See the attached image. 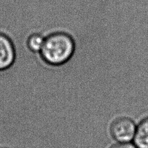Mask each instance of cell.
Returning a JSON list of instances; mask_svg holds the SVG:
<instances>
[{
  "instance_id": "cell-3",
  "label": "cell",
  "mask_w": 148,
  "mask_h": 148,
  "mask_svg": "<svg viewBox=\"0 0 148 148\" xmlns=\"http://www.w3.org/2000/svg\"><path fill=\"white\" fill-rule=\"evenodd\" d=\"M16 60V49L12 39L0 32V71H5L13 65Z\"/></svg>"
},
{
  "instance_id": "cell-7",
  "label": "cell",
  "mask_w": 148,
  "mask_h": 148,
  "mask_svg": "<svg viewBox=\"0 0 148 148\" xmlns=\"http://www.w3.org/2000/svg\"><path fill=\"white\" fill-rule=\"evenodd\" d=\"M0 148H7V147H0Z\"/></svg>"
},
{
  "instance_id": "cell-6",
  "label": "cell",
  "mask_w": 148,
  "mask_h": 148,
  "mask_svg": "<svg viewBox=\"0 0 148 148\" xmlns=\"http://www.w3.org/2000/svg\"><path fill=\"white\" fill-rule=\"evenodd\" d=\"M111 148H137L135 145L130 143H120V144L114 145Z\"/></svg>"
},
{
  "instance_id": "cell-2",
  "label": "cell",
  "mask_w": 148,
  "mask_h": 148,
  "mask_svg": "<svg viewBox=\"0 0 148 148\" xmlns=\"http://www.w3.org/2000/svg\"><path fill=\"white\" fill-rule=\"evenodd\" d=\"M136 127L131 119L122 117L112 123L110 132L112 137L120 143H128L134 139Z\"/></svg>"
},
{
  "instance_id": "cell-1",
  "label": "cell",
  "mask_w": 148,
  "mask_h": 148,
  "mask_svg": "<svg viewBox=\"0 0 148 148\" xmlns=\"http://www.w3.org/2000/svg\"><path fill=\"white\" fill-rule=\"evenodd\" d=\"M76 43L72 35L64 32H56L45 37L40 57L48 65L65 64L74 55Z\"/></svg>"
},
{
  "instance_id": "cell-4",
  "label": "cell",
  "mask_w": 148,
  "mask_h": 148,
  "mask_svg": "<svg viewBox=\"0 0 148 148\" xmlns=\"http://www.w3.org/2000/svg\"><path fill=\"white\" fill-rule=\"evenodd\" d=\"M134 141L137 148H148V117L136 127Z\"/></svg>"
},
{
  "instance_id": "cell-5",
  "label": "cell",
  "mask_w": 148,
  "mask_h": 148,
  "mask_svg": "<svg viewBox=\"0 0 148 148\" xmlns=\"http://www.w3.org/2000/svg\"><path fill=\"white\" fill-rule=\"evenodd\" d=\"M45 37L39 33H33L26 40L27 48L33 53H40L45 43Z\"/></svg>"
}]
</instances>
